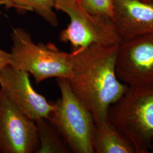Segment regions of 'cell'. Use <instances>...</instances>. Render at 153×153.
Returning a JSON list of instances; mask_svg holds the SVG:
<instances>
[{
	"label": "cell",
	"instance_id": "obj_12",
	"mask_svg": "<svg viewBox=\"0 0 153 153\" xmlns=\"http://www.w3.org/2000/svg\"><path fill=\"white\" fill-rule=\"evenodd\" d=\"M9 8L19 11H35L52 26L56 27L59 21L55 9V0H8Z\"/></svg>",
	"mask_w": 153,
	"mask_h": 153
},
{
	"label": "cell",
	"instance_id": "obj_8",
	"mask_svg": "<svg viewBox=\"0 0 153 153\" xmlns=\"http://www.w3.org/2000/svg\"><path fill=\"white\" fill-rule=\"evenodd\" d=\"M0 88L29 119L48 118L55 108L44 96L33 88L29 73L10 65L0 69Z\"/></svg>",
	"mask_w": 153,
	"mask_h": 153
},
{
	"label": "cell",
	"instance_id": "obj_15",
	"mask_svg": "<svg viewBox=\"0 0 153 153\" xmlns=\"http://www.w3.org/2000/svg\"><path fill=\"white\" fill-rule=\"evenodd\" d=\"M4 5L6 9H9L10 3L8 0H0V6Z\"/></svg>",
	"mask_w": 153,
	"mask_h": 153
},
{
	"label": "cell",
	"instance_id": "obj_4",
	"mask_svg": "<svg viewBox=\"0 0 153 153\" xmlns=\"http://www.w3.org/2000/svg\"><path fill=\"white\" fill-rule=\"evenodd\" d=\"M61 98L48 119L60 134L71 152L94 153L95 124L93 116L73 92L68 80L57 78Z\"/></svg>",
	"mask_w": 153,
	"mask_h": 153
},
{
	"label": "cell",
	"instance_id": "obj_7",
	"mask_svg": "<svg viewBox=\"0 0 153 153\" xmlns=\"http://www.w3.org/2000/svg\"><path fill=\"white\" fill-rule=\"evenodd\" d=\"M39 141L36 124L0 88V153H36Z\"/></svg>",
	"mask_w": 153,
	"mask_h": 153
},
{
	"label": "cell",
	"instance_id": "obj_16",
	"mask_svg": "<svg viewBox=\"0 0 153 153\" xmlns=\"http://www.w3.org/2000/svg\"><path fill=\"white\" fill-rule=\"evenodd\" d=\"M143 1H144V2H149V1H150L151 0H142Z\"/></svg>",
	"mask_w": 153,
	"mask_h": 153
},
{
	"label": "cell",
	"instance_id": "obj_10",
	"mask_svg": "<svg viewBox=\"0 0 153 153\" xmlns=\"http://www.w3.org/2000/svg\"><path fill=\"white\" fill-rule=\"evenodd\" d=\"M94 149L97 153H136L131 142L108 119L95 125Z\"/></svg>",
	"mask_w": 153,
	"mask_h": 153
},
{
	"label": "cell",
	"instance_id": "obj_2",
	"mask_svg": "<svg viewBox=\"0 0 153 153\" xmlns=\"http://www.w3.org/2000/svg\"><path fill=\"white\" fill-rule=\"evenodd\" d=\"M107 119L131 142L136 153L153 148V84L129 87L109 107Z\"/></svg>",
	"mask_w": 153,
	"mask_h": 153
},
{
	"label": "cell",
	"instance_id": "obj_3",
	"mask_svg": "<svg viewBox=\"0 0 153 153\" xmlns=\"http://www.w3.org/2000/svg\"><path fill=\"white\" fill-rule=\"evenodd\" d=\"M10 65L31 74L36 84L51 78L68 79L71 71V53L58 49L52 43L33 42L30 33L22 28L11 34Z\"/></svg>",
	"mask_w": 153,
	"mask_h": 153
},
{
	"label": "cell",
	"instance_id": "obj_6",
	"mask_svg": "<svg viewBox=\"0 0 153 153\" xmlns=\"http://www.w3.org/2000/svg\"><path fill=\"white\" fill-rule=\"evenodd\" d=\"M116 73L129 87L153 84V33L121 41L117 46Z\"/></svg>",
	"mask_w": 153,
	"mask_h": 153
},
{
	"label": "cell",
	"instance_id": "obj_17",
	"mask_svg": "<svg viewBox=\"0 0 153 153\" xmlns=\"http://www.w3.org/2000/svg\"><path fill=\"white\" fill-rule=\"evenodd\" d=\"M151 153H153V149H152V152H151Z\"/></svg>",
	"mask_w": 153,
	"mask_h": 153
},
{
	"label": "cell",
	"instance_id": "obj_9",
	"mask_svg": "<svg viewBox=\"0 0 153 153\" xmlns=\"http://www.w3.org/2000/svg\"><path fill=\"white\" fill-rule=\"evenodd\" d=\"M112 20L122 40L153 33V0H114Z\"/></svg>",
	"mask_w": 153,
	"mask_h": 153
},
{
	"label": "cell",
	"instance_id": "obj_5",
	"mask_svg": "<svg viewBox=\"0 0 153 153\" xmlns=\"http://www.w3.org/2000/svg\"><path fill=\"white\" fill-rule=\"evenodd\" d=\"M54 6L70 18L59 39L62 43H70L73 49L93 44L115 45L122 40L112 18L89 13L77 0H55Z\"/></svg>",
	"mask_w": 153,
	"mask_h": 153
},
{
	"label": "cell",
	"instance_id": "obj_1",
	"mask_svg": "<svg viewBox=\"0 0 153 153\" xmlns=\"http://www.w3.org/2000/svg\"><path fill=\"white\" fill-rule=\"evenodd\" d=\"M118 44H93L71 52V71L67 79L95 125L107 120L109 107L128 88L116 73Z\"/></svg>",
	"mask_w": 153,
	"mask_h": 153
},
{
	"label": "cell",
	"instance_id": "obj_14",
	"mask_svg": "<svg viewBox=\"0 0 153 153\" xmlns=\"http://www.w3.org/2000/svg\"><path fill=\"white\" fill-rule=\"evenodd\" d=\"M11 63L10 53L0 49V69Z\"/></svg>",
	"mask_w": 153,
	"mask_h": 153
},
{
	"label": "cell",
	"instance_id": "obj_13",
	"mask_svg": "<svg viewBox=\"0 0 153 153\" xmlns=\"http://www.w3.org/2000/svg\"><path fill=\"white\" fill-rule=\"evenodd\" d=\"M89 13L112 19L114 0H77Z\"/></svg>",
	"mask_w": 153,
	"mask_h": 153
},
{
	"label": "cell",
	"instance_id": "obj_11",
	"mask_svg": "<svg viewBox=\"0 0 153 153\" xmlns=\"http://www.w3.org/2000/svg\"><path fill=\"white\" fill-rule=\"evenodd\" d=\"M39 141L36 153H68L71 152L60 134L48 118L34 121Z\"/></svg>",
	"mask_w": 153,
	"mask_h": 153
}]
</instances>
